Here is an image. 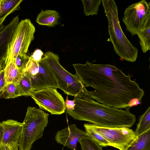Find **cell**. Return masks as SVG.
<instances>
[{
    "label": "cell",
    "instance_id": "obj_31",
    "mask_svg": "<svg viewBox=\"0 0 150 150\" xmlns=\"http://www.w3.org/2000/svg\"><path fill=\"white\" fill-rule=\"evenodd\" d=\"M4 135V128L1 122H0V145L1 143Z\"/></svg>",
    "mask_w": 150,
    "mask_h": 150
},
{
    "label": "cell",
    "instance_id": "obj_2",
    "mask_svg": "<svg viewBox=\"0 0 150 150\" xmlns=\"http://www.w3.org/2000/svg\"><path fill=\"white\" fill-rule=\"evenodd\" d=\"M74 109L67 110L74 119L88 122L94 125L104 127L119 128L132 127L136 117L129 109L112 108L96 101L87 96L74 97Z\"/></svg>",
    "mask_w": 150,
    "mask_h": 150
},
{
    "label": "cell",
    "instance_id": "obj_5",
    "mask_svg": "<svg viewBox=\"0 0 150 150\" xmlns=\"http://www.w3.org/2000/svg\"><path fill=\"white\" fill-rule=\"evenodd\" d=\"M49 115L40 109L28 107L18 143L19 150H30L34 142L42 137Z\"/></svg>",
    "mask_w": 150,
    "mask_h": 150
},
{
    "label": "cell",
    "instance_id": "obj_27",
    "mask_svg": "<svg viewBox=\"0 0 150 150\" xmlns=\"http://www.w3.org/2000/svg\"><path fill=\"white\" fill-rule=\"evenodd\" d=\"M43 55V53L41 50L36 49L30 57L35 61L39 62L42 59Z\"/></svg>",
    "mask_w": 150,
    "mask_h": 150
},
{
    "label": "cell",
    "instance_id": "obj_9",
    "mask_svg": "<svg viewBox=\"0 0 150 150\" xmlns=\"http://www.w3.org/2000/svg\"><path fill=\"white\" fill-rule=\"evenodd\" d=\"M54 87H48L34 90L30 96L40 109L51 114L61 115L66 109L64 99L61 94Z\"/></svg>",
    "mask_w": 150,
    "mask_h": 150
},
{
    "label": "cell",
    "instance_id": "obj_11",
    "mask_svg": "<svg viewBox=\"0 0 150 150\" xmlns=\"http://www.w3.org/2000/svg\"><path fill=\"white\" fill-rule=\"evenodd\" d=\"M88 136L86 132L79 129L76 124H71L58 131L55 136L56 142L72 150H76L78 141L81 137Z\"/></svg>",
    "mask_w": 150,
    "mask_h": 150
},
{
    "label": "cell",
    "instance_id": "obj_26",
    "mask_svg": "<svg viewBox=\"0 0 150 150\" xmlns=\"http://www.w3.org/2000/svg\"><path fill=\"white\" fill-rule=\"evenodd\" d=\"M18 143L13 142L3 144L1 143L0 145V150H18Z\"/></svg>",
    "mask_w": 150,
    "mask_h": 150
},
{
    "label": "cell",
    "instance_id": "obj_30",
    "mask_svg": "<svg viewBox=\"0 0 150 150\" xmlns=\"http://www.w3.org/2000/svg\"><path fill=\"white\" fill-rule=\"evenodd\" d=\"M20 5L17 6L7 13L0 17V28L3 25V23L7 16L14 11L19 9L20 8Z\"/></svg>",
    "mask_w": 150,
    "mask_h": 150
},
{
    "label": "cell",
    "instance_id": "obj_20",
    "mask_svg": "<svg viewBox=\"0 0 150 150\" xmlns=\"http://www.w3.org/2000/svg\"><path fill=\"white\" fill-rule=\"evenodd\" d=\"M83 13L86 16L97 15L102 0H81Z\"/></svg>",
    "mask_w": 150,
    "mask_h": 150
},
{
    "label": "cell",
    "instance_id": "obj_25",
    "mask_svg": "<svg viewBox=\"0 0 150 150\" xmlns=\"http://www.w3.org/2000/svg\"><path fill=\"white\" fill-rule=\"evenodd\" d=\"M30 57L27 54H19L13 61L15 65L19 72L21 74L24 73L26 65L29 60Z\"/></svg>",
    "mask_w": 150,
    "mask_h": 150
},
{
    "label": "cell",
    "instance_id": "obj_24",
    "mask_svg": "<svg viewBox=\"0 0 150 150\" xmlns=\"http://www.w3.org/2000/svg\"><path fill=\"white\" fill-rule=\"evenodd\" d=\"M84 126L86 130L85 132L88 136L94 140L103 147L108 146L109 143L107 140L98 133L90 128L87 123L84 124Z\"/></svg>",
    "mask_w": 150,
    "mask_h": 150
},
{
    "label": "cell",
    "instance_id": "obj_1",
    "mask_svg": "<svg viewBox=\"0 0 150 150\" xmlns=\"http://www.w3.org/2000/svg\"><path fill=\"white\" fill-rule=\"evenodd\" d=\"M76 74L88 91L87 96L97 102L116 109L129 108L141 105L144 91L132 75H127L115 66L95 64H73Z\"/></svg>",
    "mask_w": 150,
    "mask_h": 150
},
{
    "label": "cell",
    "instance_id": "obj_10",
    "mask_svg": "<svg viewBox=\"0 0 150 150\" xmlns=\"http://www.w3.org/2000/svg\"><path fill=\"white\" fill-rule=\"evenodd\" d=\"M38 72L34 76H29L33 90L48 87L59 88L52 71L42 58L39 62Z\"/></svg>",
    "mask_w": 150,
    "mask_h": 150
},
{
    "label": "cell",
    "instance_id": "obj_29",
    "mask_svg": "<svg viewBox=\"0 0 150 150\" xmlns=\"http://www.w3.org/2000/svg\"><path fill=\"white\" fill-rule=\"evenodd\" d=\"M65 104L66 109L67 110L71 111L74 109L75 105V100L74 99L73 100H69L68 96L65 102Z\"/></svg>",
    "mask_w": 150,
    "mask_h": 150
},
{
    "label": "cell",
    "instance_id": "obj_28",
    "mask_svg": "<svg viewBox=\"0 0 150 150\" xmlns=\"http://www.w3.org/2000/svg\"><path fill=\"white\" fill-rule=\"evenodd\" d=\"M6 84L4 69L0 70V93Z\"/></svg>",
    "mask_w": 150,
    "mask_h": 150
},
{
    "label": "cell",
    "instance_id": "obj_18",
    "mask_svg": "<svg viewBox=\"0 0 150 150\" xmlns=\"http://www.w3.org/2000/svg\"><path fill=\"white\" fill-rule=\"evenodd\" d=\"M150 129V107L139 118L138 123L134 131L138 137L147 130Z\"/></svg>",
    "mask_w": 150,
    "mask_h": 150
},
{
    "label": "cell",
    "instance_id": "obj_19",
    "mask_svg": "<svg viewBox=\"0 0 150 150\" xmlns=\"http://www.w3.org/2000/svg\"><path fill=\"white\" fill-rule=\"evenodd\" d=\"M21 96L17 84L14 83L7 84L0 93V98H13Z\"/></svg>",
    "mask_w": 150,
    "mask_h": 150
},
{
    "label": "cell",
    "instance_id": "obj_23",
    "mask_svg": "<svg viewBox=\"0 0 150 150\" xmlns=\"http://www.w3.org/2000/svg\"><path fill=\"white\" fill-rule=\"evenodd\" d=\"M23 0H0V17L18 5Z\"/></svg>",
    "mask_w": 150,
    "mask_h": 150
},
{
    "label": "cell",
    "instance_id": "obj_3",
    "mask_svg": "<svg viewBox=\"0 0 150 150\" xmlns=\"http://www.w3.org/2000/svg\"><path fill=\"white\" fill-rule=\"evenodd\" d=\"M104 13L108 22L109 38L116 53L122 59L130 62H135L138 50L129 41L121 28L117 6L114 0H102Z\"/></svg>",
    "mask_w": 150,
    "mask_h": 150
},
{
    "label": "cell",
    "instance_id": "obj_16",
    "mask_svg": "<svg viewBox=\"0 0 150 150\" xmlns=\"http://www.w3.org/2000/svg\"><path fill=\"white\" fill-rule=\"evenodd\" d=\"M6 81L7 84L14 83L18 84L22 76L17 68L13 60H10L4 69Z\"/></svg>",
    "mask_w": 150,
    "mask_h": 150
},
{
    "label": "cell",
    "instance_id": "obj_7",
    "mask_svg": "<svg viewBox=\"0 0 150 150\" xmlns=\"http://www.w3.org/2000/svg\"><path fill=\"white\" fill-rule=\"evenodd\" d=\"M91 128L98 133L108 142V146L120 150H126L137 140L138 137L130 128H110L87 123Z\"/></svg>",
    "mask_w": 150,
    "mask_h": 150
},
{
    "label": "cell",
    "instance_id": "obj_13",
    "mask_svg": "<svg viewBox=\"0 0 150 150\" xmlns=\"http://www.w3.org/2000/svg\"><path fill=\"white\" fill-rule=\"evenodd\" d=\"M4 135L1 143L3 144L12 142L18 143L23 126L21 123L13 120H7L1 122Z\"/></svg>",
    "mask_w": 150,
    "mask_h": 150
},
{
    "label": "cell",
    "instance_id": "obj_17",
    "mask_svg": "<svg viewBox=\"0 0 150 150\" xmlns=\"http://www.w3.org/2000/svg\"><path fill=\"white\" fill-rule=\"evenodd\" d=\"M126 150H150V129L138 136L134 143Z\"/></svg>",
    "mask_w": 150,
    "mask_h": 150
},
{
    "label": "cell",
    "instance_id": "obj_21",
    "mask_svg": "<svg viewBox=\"0 0 150 150\" xmlns=\"http://www.w3.org/2000/svg\"><path fill=\"white\" fill-rule=\"evenodd\" d=\"M78 142L82 150H103V146L88 136H83L80 138Z\"/></svg>",
    "mask_w": 150,
    "mask_h": 150
},
{
    "label": "cell",
    "instance_id": "obj_12",
    "mask_svg": "<svg viewBox=\"0 0 150 150\" xmlns=\"http://www.w3.org/2000/svg\"><path fill=\"white\" fill-rule=\"evenodd\" d=\"M19 18L17 16L7 25L0 28V70L5 69L8 45L18 24Z\"/></svg>",
    "mask_w": 150,
    "mask_h": 150
},
{
    "label": "cell",
    "instance_id": "obj_8",
    "mask_svg": "<svg viewBox=\"0 0 150 150\" xmlns=\"http://www.w3.org/2000/svg\"><path fill=\"white\" fill-rule=\"evenodd\" d=\"M150 16V3L145 0L134 3L125 10L122 21L132 36L137 35Z\"/></svg>",
    "mask_w": 150,
    "mask_h": 150
},
{
    "label": "cell",
    "instance_id": "obj_22",
    "mask_svg": "<svg viewBox=\"0 0 150 150\" xmlns=\"http://www.w3.org/2000/svg\"><path fill=\"white\" fill-rule=\"evenodd\" d=\"M22 96H29L34 90L29 76L25 73L17 84Z\"/></svg>",
    "mask_w": 150,
    "mask_h": 150
},
{
    "label": "cell",
    "instance_id": "obj_14",
    "mask_svg": "<svg viewBox=\"0 0 150 150\" xmlns=\"http://www.w3.org/2000/svg\"><path fill=\"white\" fill-rule=\"evenodd\" d=\"M59 18V13L56 10L42 9L37 17L36 22L40 25L53 27L58 24Z\"/></svg>",
    "mask_w": 150,
    "mask_h": 150
},
{
    "label": "cell",
    "instance_id": "obj_6",
    "mask_svg": "<svg viewBox=\"0 0 150 150\" xmlns=\"http://www.w3.org/2000/svg\"><path fill=\"white\" fill-rule=\"evenodd\" d=\"M35 31V27L29 19L26 18L19 22L8 45L6 65L10 60L14 61L18 55L26 54L34 38Z\"/></svg>",
    "mask_w": 150,
    "mask_h": 150
},
{
    "label": "cell",
    "instance_id": "obj_4",
    "mask_svg": "<svg viewBox=\"0 0 150 150\" xmlns=\"http://www.w3.org/2000/svg\"><path fill=\"white\" fill-rule=\"evenodd\" d=\"M42 58L53 73L59 88L64 93L74 97L87 96L88 91L78 75L70 73L61 65L57 54L47 52Z\"/></svg>",
    "mask_w": 150,
    "mask_h": 150
},
{
    "label": "cell",
    "instance_id": "obj_15",
    "mask_svg": "<svg viewBox=\"0 0 150 150\" xmlns=\"http://www.w3.org/2000/svg\"><path fill=\"white\" fill-rule=\"evenodd\" d=\"M142 52L145 53L150 50V16L142 29L137 35Z\"/></svg>",
    "mask_w": 150,
    "mask_h": 150
}]
</instances>
